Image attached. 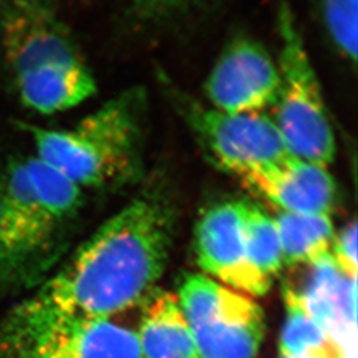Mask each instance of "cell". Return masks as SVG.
<instances>
[{
    "label": "cell",
    "mask_w": 358,
    "mask_h": 358,
    "mask_svg": "<svg viewBox=\"0 0 358 358\" xmlns=\"http://www.w3.org/2000/svg\"><path fill=\"white\" fill-rule=\"evenodd\" d=\"M173 224L162 199L142 195L129 202L36 294L13 309L0 328V343L55 321L109 320L134 307L164 275Z\"/></svg>",
    "instance_id": "1"
},
{
    "label": "cell",
    "mask_w": 358,
    "mask_h": 358,
    "mask_svg": "<svg viewBox=\"0 0 358 358\" xmlns=\"http://www.w3.org/2000/svg\"><path fill=\"white\" fill-rule=\"evenodd\" d=\"M173 99L210 159L224 171L241 178L294 157L268 115L222 112L177 90Z\"/></svg>",
    "instance_id": "6"
},
{
    "label": "cell",
    "mask_w": 358,
    "mask_h": 358,
    "mask_svg": "<svg viewBox=\"0 0 358 358\" xmlns=\"http://www.w3.org/2000/svg\"><path fill=\"white\" fill-rule=\"evenodd\" d=\"M0 358H142L137 333L109 320L55 321L0 343Z\"/></svg>",
    "instance_id": "8"
},
{
    "label": "cell",
    "mask_w": 358,
    "mask_h": 358,
    "mask_svg": "<svg viewBox=\"0 0 358 358\" xmlns=\"http://www.w3.org/2000/svg\"><path fill=\"white\" fill-rule=\"evenodd\" d=\"M285 321L280 355L306 358H346L345 349L308 310L294 287L282 288Z\"/></svg>",
    "instance_id": "14"
},
{
    "label": "cell",
    "mask_w": 358,
    "mask_h": 358,
    "mask_svg": "<svg viewBox=\"0 0 358 358\" xmlns=\"http://www.w3.org/2000/svg\"><path fill=\"white\" fill-rule=\"evenodd\" d=\"M276 16L280 87L272 121L294 157L328 169L334 159L336 140L320 81L287 1L279 3Z\"/></svg>",
    "instance_id": "4"
},
{
    "label": "cell",
    "mask_w": 358,
    "mask_h": 358,
    "mask_svg": "<svg viewBox=\"0 0 358 358\" xmlns=\"http://www.w3.org/2000/svg\"><path fill=\"white\" fill-rule=\"evenodd\" d=\"M198 0H131L136 13L145 19H161L189 7Z\"/></svg>",
    "instance_id": "19"
},
{
    "label": "cell",
    "mask_w": 358,
    "mask_h": 358,
    "mask_svg": "<svg viewBox=\"0 0 358 358\" xmlns=\"http://www.w3.org/2000/svg\"><path fill=\"white\" fill-rule=\"evenodd\" d=\"M245 206L242 201H230L210 207L195 227L194 247L203 275L238 292L260 297L268 292L271 282L247 257Z\"/></svg>",
    "instance_id": "9"
},
{
    "label": "cell",
    "mask_w": 358,
    "mask_h": 358,
    "mask_svg": "<svg viewBox=\"0 0 358 358\" xmlns=\"http://www.w3.org/2000/svg\"><path fill=\"white\" fill-rule=\"evenodd\" d=\"M241 180L282 213L331 215L336 186L327 167L292 157L282 164L252 170Z\"/></svg>",
    "instance_id": "11"
},
{
    "label": "cell",
    "mask_w": 358,
    "mask_h": 358,
    "mask_svg": "<svg viewBox=\"0 0 358 358\" xmlns=\"http://www.w3.org/2000/svg\"><path fill=\"white\" fill-rule=\"evenodd\" d=\"M1 182L0 279H8L43 252L65 220L38 198L24 159L13 161Z\"/></svg>",
    "instance_id": "7"
},
{
    "label": "cell",
    "mask_w": 358,
    "mask_h": 358,
    "mask_svg": "<svg viewBox=\"0 0 358 358\" xmlns=\"http://www.w3.org/2000/svg\"><path fill=\"white\" fill-rule=\"evenodd\" d=\"M328 35L352 65L357 62L358 0H317Z\"/></svg>",
    "instance_id": "17"
},
{
    "label": "cell",
    "mask_w": 358,
    "mask_h": 358,
    "mask_svg": "<svg viewBox=\"0 0 358 358\" xmlns=\"http://www.w3.org/2000/svg\"><path fill=\"white\" fill-rule=\"evenodd\" d=\"M137 338L142 358H199L177 294H155L143 310Z\"/></svg>",
    "instance_id": "13"
},
{
    "label": "cell",
    "mask_w": 358,
    "mask_h": 358,
    "mask_svg": "<svg viewBox=\"0 0 358 358\" xmlns=\"http://www.w3.org/2000/svg\"><path fill=\"white\" fill-rule=\"evenodd\" d=\"M280 358H306V357H300V356H287V355H280Z\"/></svg>",
    "instance_id": "20"
},
{
    "label": "cell",
    "mask_w": 358,
    "mask_h": 358,
    "mask_svg": "<svg viewBox=\"0 0 358 358\" xmlns=\"http://www.w3.org/2000/svg\"><path fill=\"white\" fill-rule=\"evenodd\" d=\"M0 50L24 106L55 115L97 85L50 0H0Z\"/></svg>",
    "instance_id": "2"
},
{
    "label": "cell",
    "mask_w": 358,
    "mask_h": 358,
    "mask_svg": "<svg viewBox=\"0 0 358 358\" xmlns=\"http://www.w3.org/2000/svg\"><path fill=\"white\" fill-rule=\"evenodd\" d=\"M1 190H3V182L0 179V203H1Z\"/></svg>",
    "instance_id": "21"
},
{
    "label": "cell",
    "mask_w": 358,
    "mask_h": 358,
    "mask_svg": "<svg viewBox=\"0 0 358 358\" xmlns=\"http://www.w3.org/2000/svg\"><path fill=\"white\" fill-rule=\"evenodd\" d=\"M146 97L125 90L71 129L24 125L36 157L80 187H103L134 178L141 166Z\"/></svg>",
    "instance_id": "3"
},
{
    "label": "cell",
    "mask_w": 358,
    "mask_h": 358,
    "mask_svg": "<svg viewBox=\"0 0 358 358\" xmlns=\"http://www.w3.org/2000/svg\"><path fill=\"white\" fill-rule=\"evenodd\" d=\"M177 297L199 358H256L266 334V317L254 297L203 273L187 275Z\"/></svg>",
    "instance_id": "5"
},
{
    "label": "cell",
    "mask_w": 358,
    "mask_h": 358,
    "mask_svg": "<svg viewBox=\"0 0 358 358\" xmlns=\"http://www.w3.org/2000/svg\"><path fill=\"white\" fill-rule=\"evenodd\" d=\"M244 242L251 266L268 282L282 271V244L275 217L259 206L247 203L244 214Z\"/></svg>",
    "instance_id": "16"
},
{
    "label": "cell",
    "mask_w": 358,
    "mask_h": 358,
    "mask_svg": "<svg viewBox=\"0 0 358 358\" xmlns=\"http://www.w3.org/2000/svg\"><path fill=\"white\" fill-rule=\"evenodd\" d=\"M312 273L300 294L309 313L337 340L356 327L357 279H349L337 268L332 254L309 264ZM338 341V340H337Z\"/></svg>",
    "instance_id": "12"
},
{
    "label": "cell",
    "mask_w": 358,
    "mask_h": 358,
    "mask_svg": "<svg viewBox=\"0 0 358 358\" xmlns=\"http://www.w3.org/2000/svg\"><path fill=\"white\" fill-rule=\"evenodd\" d=\"M331 254L344 276L357 279V226L355 222L338 236H334Z\"/></svg>",
    "instance_id": "18"
},
{
    "label": "cell",
    "mask_w": 358,
    "mask_h": 358,
    "mask_svg": "<svg viewBox=\"0 0 358 358\" xmlns=\"http://www.w3.org/2000/svg\"><path fill=\"white\" fill-rule=\"evenodd\" d=\"M275 222L282 244V264L309 266L331 254L334 239L331 215L280 213Z\"/></svg>",
    "instance_id": "15"
},
{
    "label": "cell",
    "mask_w": 358,
    "mask_h": 358,
    "mask_svg": "<svg viewBox=\"0 0 358 358\" xmlns=\"http://www.w3.org/2000/svg\"><path fill=\"white\" fill-rule=\"evenodd\" d=\"M280 87L278 64L251 38H238L223 51L206 81L211 108L227 113H262L273 106Z\"/></svg>",
    "instance_id": "10"
}]
</instances>
